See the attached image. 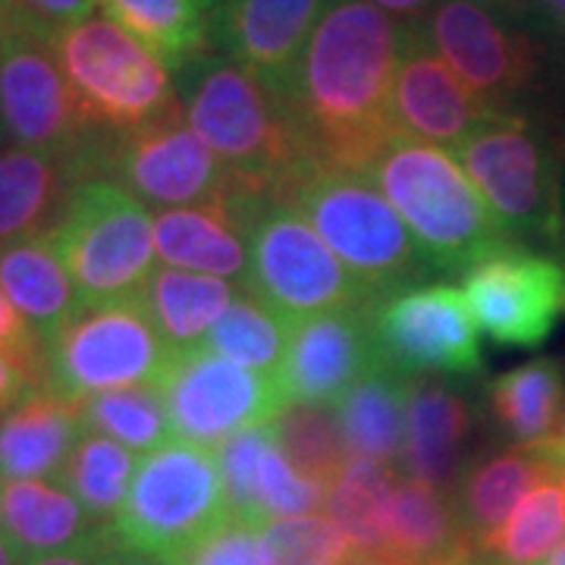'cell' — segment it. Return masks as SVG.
Returning <instances> with one entry per match:
<instances>
[{
  "instance_id": "d6986e66",
  "label": "cell",
  "mask_w": 565,
  "mask_h": 565,
  "mask_svg": "<svg viewBox=\"0 0 565 565\" xmlns=\"http://www.w3.org/2000/svg\"><path fill=\"white\" fill-rule=\"evenodd\" d=\"M330 0H221L211 13L214 51L286 92Z\"/></svg>"
},
{
  "instance_id": "1f68e13d",
  "label": "cell",
  "mask_w": 565,
  "mask_h": 565,
  "mask_svg": "<svg viewBox=\"0 0 565 565\" xmlns=\"http://www.w3.org/2000/svg\"><path fill=\"white\" fill-rule=\"evenodd\" d=\"M270 434L286 462L305 481L318 484L327 493L340 481L345 465L355 459L345 440V427L337 405L289 403L270 422Z\"/></svg>"
},
{
  "instance_id": "484cf974",
  "label": "cell",
  "mask_w": 565,
  "mask_h": 565,
  "mask_svg": "<svg viewBox=\"0 0 565 565\" xmlns=\"http://www.w3.org/2000/svg\"><path fill=\"white\" fill-rule=\"evenodd\" d=\"M471 541L449 490L408 475L399 478L386 512L381 556L403 565H437L459 556Z\"/></svg>"
},
{
  "instance_id": "44dd1931",
  "label": "cell",
  "mask_w": 565,
  "mask_h": 565,
  "mask_svg": "<svg viewBox=\"0 0 565 565\" xmlns=\"http://www.w3.org/2000/svg\"><path fill=\"white\" fill-rule=\"evenodd\" d=\"M79 182L85 170L76 161L0 145V252L54 236Z\"/></svg>"
},
{
  "instance_id": "bcb514c9",
  "label": "cell",
  "mask_w": 565,
  "mask_h": 565,
  "mask_svg": "<svg viewBox=\"0 0 565 565\" xmlns=\"http://www.w3.org/2000/svg\"><path fill=\"white\" fill-rule=\"evenodd\" d=\"M371 7H377V10H384L386 17H393L396 22H403V25H422L427 20V13L440 3V0H367Z\"/></svg>"
},
{
  "instance_id": "cb8c5ba5",
  "label": "cell",
  "mask_w": 565,
  "mask_h": 565,
  "mask_svg": "<svg viewBox=\"0 0 565 565\" xmlns=\"http://www.w3.org/2000/svg\"><path fill=\"white\" fill-rule=\"evenodd\" d=\"M471 427L475 412L462 390L434 374L415 377L408 399L403 475L440 490H452L468 462L465 444L471 437Z\"/></svg>"
},
{
  "instance_id": "ee69618b",
  "label": "cell",
  "mask_w": 565,
  "mask_h": 565,
  "mask_svg": "<svg viewBox=\"0 0 565 565\" xmlns=\"http://www.w3.org/2000/svg\"><path fill=\"white\" fill-rule=\"evenodd\" d=\"M110 544H114V525L102 527L88 544L63 550V553H51V556H39V559H29L22 565H104Z\"/></svg>"
},
{
  "instance_id": "f6af8a7d",
  "label": "cell",
  "mask_w": 565,
  "mask_h": 565,
  "mask_svg": "<svg viewBox=\"0 0 565 565\" xmlns=\"http://www.w3.org/2000/svg\"><path fill=\"white\" fill-rule=\"evenodd\" d=\"M32 386H39V381L22 367L20 362H13L10 355L0 352V412L20 399L22 393H29Z\"/></svg>"
},
{
  "instance_id": "5b68a950",
  "label": "cell",
  "mask_w": 565,
  "mask_h": 565,
  "mask_svg": "<svg viewBox=\"0 0 565 565\" xmlns=\"http://www.w3.org/2000/svg\"><path fill=\"white\" fill-rule=\"evenodd\" d=\"M509 239L563 233V145L525 110H493L456 151Z\"/></svg>"
},
{
  "instance_id": "7a4b0ae2",
  "label": "cell",
  "mask_w": 565,
  "mask_h": 565,
  "mask_svg": "<svg viewBox=\"0 0 565 565\" xmlns=\"http://www.w3.org/2000/svg\"><path fill=\"white\" fill-rule=\"evenodd\" d=\"M177 76L185 120L243 195L280 199L315 163L282 92L245 66L211 51Z\"/></svg>"
},
{
  "instance_id": "74e56055",
  "label": "cell",
  "mask_w": 565,
  "mask_h": 565,
  "mask_svg": "<svg viewBox=\"0 0 565 565\" xmlns=\"http://www.w3.org/2000/svg\"><path fill=\"white\" fill-rule=\"evenodd\" d=\"M262 546L267 565H352L364 559L343 527L321 512L267 522Z\"/></svg>"
},
{
  "instance_id": "60d3db41",
  "label": "cell",
  "mask_w": 565,
  "mask_h": 565,
  "mask_svg": "<svg viewBox=\"0 0 565 565\" xmlns=\"http://www.w3.org/2000/svg\"><path fill=\"white\" fill-rule=\"evenodd\" d=\"M170 565H267L262 546V527H252L226 515L221 525L177 553Z\"/></svg>"
},
{
  "instance_id": "6da1fadb",
  "label": "cell",
  "mask_w": 565,
  "mask_h": 565,
  "mask_svg": "<svg viewBox=\"0 0 565 565\" xmlns=\"http://www.w3.org/2000/svg\"><path fill=\"white\" fill-rule=\"evenodd\" d=\"M408 25L367 0H330L282 98L302 126L311 158L367 173L393 122V85Z\"/></svg>"
},
{
  "instance_id": "c3c4849f",
  "label": "cell",
  "mask_w": 565,
  "mask_h": 565,
  "mask_svg": "<svg viewBox=\"0 0 565 565\" xmlns=\"http://www.w3.org/2000/svg\"><path fill=\"white\" fill-rule=\"evenodd\" d=\"M478 3H484L490 10H497L500 17L505 20L519 22L527 20L531 13H537V0H478Z\"/></svg>"
},
{
  "instance_id": "ffe728a7",
  "label": "cell",
  "mask_w": 565,
  "mask_h": 565,
  "mask_svg": "<svg viewBox=\"0 0 565 565\" xmlns=\"http://www.w3.org/2000/svg\"><path fill=\"white\" fill-rule=\"evenodd\" d=\"M82 434L79 403L63 399L47 384L32 386L0 415V484L57 481Z\"/></svg>"
},
{
  "instance_id": "9f6ffc18",
  "label": "cell",
  "mask_w": 565,
  "mask_h": 565,
  "mask_svg": "<svg viewBox=\"0 0 565 565\" xmlns=\"http://www.w3.org/2000/svg\"><path fill=\"white\" fill-rule=\"evenodd\" d=\"M352 565H362V559H355V563H352Z\"/></svg>"
},
{
  "instance_id": "11a10c76",
  "label": "cell",
  "mask_w": 565,
  "mask_h": 565,
  "mask_svg": "<svg viewBox=\"0 0 565 565\" xmlns=\"http://www.w3.org/2000/svg\"><path fill=\"white\" fill-rule=\"evenodd\" d=\"M362 565H403L396 559H386V556H371V559H362Z\"/></svg>"
},
{
  "instance_id": "30bf717a",
  "label": "cell",
  "mask_w": 565,
  "mask_h": 565,
  "mask_svg": "<svg viewBox=\"0 0 565 565\" xmlns=\"http://www.w3.org/2000/svg\"><path fill=\"white\" fill-rule=\"evenodd\" d=\"M170 359L141 299L82 305L44 343V384L82 405L114 390L158 386Z\"/></svg>"
},
{
  "instance_id": "9a60e30c",
  "label": "cell",
  "mask_w": 565,
  "mask_h": 565,
  "mask_svg": "<svg viewBox=\"0 0 565 565\" xmlns=\"http://www.w3.org/2000/svg\"><path fill=\"white\" fill-rule=\"evenodd\" d=\"M418 29L493 110H519V98L537 79L531 35L478 0H440Z\"/></svg>"
},
{
  "instance_id": "91938a15",
  "label": "cell",
  "mask_w": 565,
  "mask_h": 565,
  "mask_svg": "<svg viewBox=\"0 0 565 565\" xmlns=\"http://www.w3.org/2000/svg\"><path fill=\"white\" fill-rule=\"evenodd\" d=\"M217 3H221V0H214V7H217Z\"/></svg>"
},
{
  "instance_id": "52a82bcc",
  "label": "cell",
  "mask_w": 565,
  "mask_h": 565,
  "mask_svg": "<svg viewBox=\"0 0 565 565\" xmlns=\"http://www.w3.org/2000/svg\"><path fill=\"white\" fill-rule=\"evenodd\" d=\"M248 280L245 289L280 318L302 323L318 315L374 308L345 264L315 233V226L282 199H248Z\"/></svg>"
},
{
  "instance_id": "f5cc1de1",
  "label": "cell",
  "mask_w": 565,
  "mask_h": 565,
  "mask_svg": "<svg viewBox=\"0 0 565 565\" xmlns=\"http://www.w3.org/2000/svg\"><path fill=\"white\" fill-rule=\"evenodd\" d=\"M0 565H22L20 553L3 541V534H0Z\"/></svg>"
},
{
  "instance_id": "277c9868",
  "label": "cell",
  "mask_w": 565,
  "mask_h": 565,
  "mask_svg": "<svg viewBox=\"0 0 565 565\" xmlns=\"http://www.w3.org/2000/svg\"><path fill=\"white\" fill-rule=\"evenodd\" d=\"M280 199L315 226L377 305L422 286L430 274L403 217L367 173L315 161Z\"/></svg>"
},
{
  "instance_id": "d590c367",
  "label": "cell",
  "mask_w": 565,
  "mask_h": 565,
  "mask_svg": "<svg viewBox=\"0 0 565 565\" xmlns=\"http://www.w3.org/2000/svg\"><path fill=\"white\" fill-rule=\"evenodd\" d=\"M490 565H541L565 544V493L563 484L546 481L531 490L500 531L475 541Z\"/></svg>"
},
{
  "instance_id": "b9f144b4",
  "label": "cell",
  "mask_w": 565,
  "mask_h": 565,
  "mask_svg": "<svg viewBox=\"0 0 565 565\" xmlns=\"http://www.w3.org/2000/svg\"><path fill=\"white\" fill-rule=\"evenodd\" d=\"M95 7H102V0H13L22 29L47 41L79 22L92 20Z\"/></svg>"
},
{
  "instance_id": "d4e9b609",
  "label": "cell",
  "mask_w": 565,
  "mask_h": 565,
  "mask_svg": "<svg viewBox=\"0 0 565 565\" xmlns=\"http://www.w3.org/2000/svg\"><path fill=\"white\" fill-rule=\"evenodd\" d=\"M102 527L57 481H3L0 534L22 563L88 544Z\"/></svg>"
},
{
  "instance_id": "4316f807",
  "label": "cell",
  "mask_w": 565,
  "mask_h": 565,
  "mask_svg": "<svg viewBox=\"0 0 565 565\" xmlns=\"http://www.w3.org/2000/svg\"><path fill=\"white\" fill-rule=\"evenodd\" d=\"M0 289L44 345L82 308L54 236L0 252Z\"/></svg>"
},
{
  "instance_id": "681fc988",
  "label": "cell",
  "mask_w": 565,
  "mask_h": 565,
  "mask_svg": "<svg viewBox=\"0 0 565 565\" xmlns=\"http://www.w3.org/2000/svg\"><path fill=\"white\" fill-rule=\"evenodd\" d=\"M22 29L20 17H17V10H13V0H0V51H3V44L10 39H17Z\"/></svg>"
},
{
  "instance_id": "db71d44e",
  "label": "cell",
  "mask_w": 565,
  "mask_h": 565,
  "mask_svg": "<svg viewBox=\"0 0 565 565\" xmlns=\"http://www.w3.org/2000/svg\"><path fill=\"white\" fill-rule=\"evenodd\" d=\"M541 565H565V544H559Z\"/></svg>"
},
{
  "instance_id": "8992f818",
  "label": "cell",
  "mask_w": 565,
  "mask_h": 565,
  "mask_svg": "<svg viewBox=\"0 0 565 565\" xmlns=\"http://www.w3.org/2000/svg\"><path fill=\"white\" fill-rule=\"evenodd\" d=\"M82 114L120 139L180 110L170 66L110 17H92L51 39Z\"/></svg>"
},
{
  "instance_id": "f1b7e54d",
  "label": "cell",
  "mask_w": 565,
  "mask_h": 565,
  "mask_svg": "<svg viewBox=\"0 0 565 565\" xmlns=\"http://www.w3.org/2000/svg\"><path fill=\"white\" fill-rule=\"evenodd\" d=\"M412 381L415 377L381 359L337 405L355 459H377L403 471Z\"/></svg>"
},
{
  "instance_id": "ab89813d",
  "label": "cell",
  "mask_w": 565,
  "mask_h": 565,
  "mask_svg": "<svg viewBox=\"0 0 565 565\" xmlns=\"http://www.w3.org/2000/svg\"><path fill=\"white\" fill-rule=\"evenodd\" d=\"M258 505H262V522L308 515L327 505V490L305 481L302 475L286 462L277 444L267 446L258 468Z\"/></svg>"
},
{
  "instance_id": "8fae6325",
  "label": "cell",
  "mask_w": 565,
  "mask_h": 565,
  "mask_svg": "<svg viewBox=\"0 0 565 565\" xmlns=\"http://www.w3.org/2000/svg\"><path fill=\"white\" fill-rule=\"evenodd\" d=\"M0 136L7 145L76 161L95 177L104 141L63 76L54 44L20 32L0 51Z\"/></svg>"
},
{
  "instance_id": "8d00e7d4",
  "label": "cell",
  "mask_w": 565,
  "mask_h": 565,
  "mask_svg": "<svg viewBox=\"0 0 565 565\" xmlns=\"http://www.w3.org/2000/svg\"><path fill=\"white\" fill-rule=\"evenodd\" d=\"M85 427L117 440L132 452L148 456L167 440H173L161 386H136V390H114L82 403Z\"/></svg>"
},
{
  "instance_id": "6f0895ef",
  "label": "cell",
  "mask_w": 565,
  "mask_h": 565,
  "mask_svg": "<svg viewBox=\"0 0 565 565\" xmlns=\"http://www.w3.org/2000/svg\"><path fill=\"white\" fill-rule=\"evenodd\" d=\"M0 145H7V141H3V136H0Z\"/></svg>"
},
{
  "instance_id": "7c38bea8",
  "label": "cell",
  "mask_w": 565,
  "mask_h": 565,
  "mask_svg": "<svg viewBox=\"0 0 565 565\" xmlns=\"http://www.w3.org/2000/svg\"><path fill=\"white\" fill-rule=\"evenodd\" d=\"M95 177L114 180L158 211L230 204L239 192L217 154L195 136L182 107L145 129L104 141Z\"/></svg>"
},
{
  "instance_id": "836d02e7",
  "label": "cell",
  "mask_w": 565,
  "mask_h": 565,
  "mask_svg": "<svg viewBox=\"0 0 565 565\" xmlns=\"http://www.w3.org/2000/svg\"><path fill=\"white\" fill-rule=\"evenodd\" d=\"M403 471L377 459H352L327 493V515L343 527L364 559L384 550L386 512Z\"/></svg>"
},
{
  "instance_id": "5bb4252c",
  "label": "cell",
  "mask_w": 565,
  "mask_h": 565,
  "mask_svg": "<svg viewBox=\"0 0 565 565\" xmlns=\"http://www.w3.org/2000/svg\"><path fill=\"white\" fill-rule=\"evenodd\" d=\"M381 355L408 377L484 371L481 327L452 282H422L374 308Z\"/></svg>"
},
{
  "instance_id": "f546056e",
  "label": "cell",
  "mask_w": 565,
  "mask_h": 565,
  "mask_svg": "<svg viewBox=\"0 0 565 565\" xmlns=\"http://www.w3.org/2000/svg\"><path fill=\"white\" fill-rule=\"evenodd\" d=\"M487 399L512 444H546L565 415V362L556 355H537L519 364L490 384Z\"/></svg>"
},
{
  "instance_id": "7402d4cb",
  "label": "cell",
  "mask_w": 565,
  "mask_h": 565,
  "mask_svg": "<svg viewBox=\"0 0 565 565\" xmlns=\"http://www.w3.org/2000/svg\"><path fill=\"white\" fill-rule=\"evenodd\" d=\"M154 245H158V262H163V267L221 277L245 289V280H248L245 199L233 195L230 204L158 211Z\"/></svg>"
},
{
  "instance_id": "603a6c76",
  "label": "cell",
  "mask_w": 565,
  "mask_h": 565,
  "mask_svg": "<svg viewBox=\"0 0 565 565\" xmlns=\"http://www.w3.org/2000/svg\"><path fill=\"white\" fill-rule=\"evenodd\" d=\"M563 478L565 468L550 456L544 444L512 446L493 456L468 459L449 497L465 531L475 541H484L505 525V519L519 509L531 490Z\"/></svg>"
},
{
  "instance_id": "816d5d0a",
  "label": "cell",
  "mask_w": 565,
  "mask_h": 565,
  "mask_svg": "<svg viewBox=\"0 0 565 565\" xmlns=\"http://www.w3.org/2000/svg\"><path fill=\"white\" fill-rule=\"evenodd\" d=\"M546 449H550V456L556 459V462L565 468V415H563V424H559V430L546 440Z\"/></svg>"
},
{
  "instance_id": "4fadbf2b",
  "label": "cell",
  "mask_w": 565,
  "mask_h": 565,
  "mask_svg": "<svg viewBox=\"0 0 565 565\" xmlns=\"http://www.w3.org/2000/svg\"><path fill=\"white\" fill-rule=\"evenodd\" d=\"M158 386L173 437L204 449H217L252 427H267L289 405L280 381L207 349L177 352Z\"/></svg>"
},
{
  "instance_id": "d6a6232c",
  "label": "cell",
  "mask_w": 565,
  "mask_h": 565,
  "mask_svg": "<svg viewBox=\"0 0 565 565\" xmlns=\"http://www.w3.org/2000/svg\"><path fill=\"white\" fill-rule=\"evenodd\" d=\"M136 468L139 459L132 449L85 427L79 444L63 465L57 484L66 487L79 500L95 525H114L129 497Z\"/></svg>"
},
{
  "instance_id": "e0dca14e",
  "label": "cell",
  "mask_w": 565,
  "mask_h": 565,
  "mask_svg": "<svg viewBox=\"0 0 565 565\" xmlns=\"http://www.w3.org/2000/svg\"><path fill=\"white\" fill-rule=\"evenodd\" d=\"M374 308L318 315L292 327V343L277 377L286 403H343L345 393L384 359L374 333Z\"/></svg>"
},
{
  "instance_id": "3957f363",
  "label": "cell",
  "mask_w": 565,
  "mask_h": 565,
  "mask_svg": "<svg viewBox=\"0 0 565 565\" xmlns=\"http://www.w3.org/2000/svg\"><path fill=\"white\" fill-rule=\"evenodd\" d=\"M367 177L396 207L430 270L468 274L490 252L515 243L462 163L437 145L393 136L367 167Z\"/></svg>"
},
{
  "instance_id": "f35d334b",
  "label": "cell",
  "mask_w": 565,
  "mask_h": 565,
  "mask_svg": "<svg viewBox=\"0 0 565 565\" xmlns=\"http://www.w3.org/2000/svg\"><path fill=\"white\" fill-rule=\"evenodd\" d=\"M270 444H274V434L267 424V427L243 430L214 449V456L221 462L230 515L252 527H264L262 505H258V468H262V456Z\"/></svg>"
},
{
  "instance_id": "9c48e42d",
  "label": "cell",
  "mask_w": 565,
  "mask_h": 565,
  "mask_svg": "<svg viewBox=\"0 0 565 565\" xmlns=\"http://www.w3.org/2000/svg\"><path fill=\"white\" fill-rule=\"evenodd\" d=\"M226 515L230 503L214 449L173 437L141 456L114 534L129 550L173 559Z\"/></svg>"
},
{
  "instance_id": "7bdbcfd3",
  "label": "cell",
  "mask_w": 565,
  "mask_h": 565,
  "mask_svg": "<svg viewBox=\"0 0 565 565\" xmlns=\"http://www.w3.org/2000/svg\"><path fill=\"white\" fill-rule=\"evenodd\" d=\"M0 352L20 362L39 384H44V345L32 333V327L22 321V315L0 289Z\"/></svg>"
},
{
  "instance_id": "ba28073f",
  "label": "cell",
  "mask_w": 565,
  "mask_h": 565,
  "mask_svg": "<svg viewBox=\"0 0 565 565\" xmlns=\"http://www.w3.org/2000/svg\"><path fill=\"white\" fill-rule=\"evenodd\" d=\"M54 245L82 305L139 299L158 270L154 214L104 177L79 182Z\"/></svg>"
},
{
  "instance_id": "e575fe53",
  "label": "cell",
  "mask_w": 565,
  "mask_h": 565,
  "mask_svg": "<svg viewBox=\"0 0 565 565\" xmlns=\"http://www.w3.org/2000/svg\"><path fill=\"white\" fill-rule=\"evenodd\" d=\"M289 343H292V323L243 289L199 349H207L221 359H230L277 381Z\"/></svg>"
},
{
  "instance_id": "ac0fdd59",
  "label": "cell",
  "mask_w": 565,
  "mask_h": 565,
  "mask_svg": "<svg viewBox=\"0 0 565 565\" xmlns=\"http://www.w3.org/2000/svg\"><path fill=\"white\" fill-rule=\"evenodd\" d=\"M490 114L493 107L478 98L424 39L422 29L412 25L393 85V122L399 136L459 151Z\"/></svg>"
},
{
  "instance_id": "94428289",
  "label": "cell",
  "mask_w": 565,
  "mask_h": 565,
  "mask_svg": "<svg viewBox=\"0 0 565 565\" xmlns=\"http://www.w3.org/2000/svg\"><path fill=\"white\" fill-rule=\"evenodd\" d=\"M0 415H3V412H0Z\"/></svg>"
},
{
  "instance_id": "83f0119b",
  "label": "cell",
  "mask_w": 565,
  "mask_h": 565,
  "mask_svg": "<svg viewBox=\"0 0 565 565\" xmlns=\"http://www.w3.org/2000/svg\"><path fill=\"white\" fill-rule=\"evenodd\" d=\"M239 292L243 286L221 277L158 267L151 280L145 282L139 299L163 345L177 355L199 349Z\"/></svg>"
},
{
  "instance_id": "f907efd6",
  "label": "cell",
  "mask_w": 565,
  "mask_h": 565,
  "mask_svg": "<svg viewBox=\"0 0 565 565\" xmlns=\"http://www.w3.org/2000/svg\"><path fill=\"white\" fill-rule=\"evenodd\" d=\"M537 13H544L553 32H559L565 39V0H537Z\"/></svg>"
},
{
  "instance_id": "680465c9",
  "label": "cell",
  "mask_w": 565,
  "mask_h": 565,
  "mask_svg": "<svg viewBox=\"0 0 565 565\" xmlns=\"http://www.w3.org/2000/svg\"><path fill=\"white\" fill-rule=\"evenodd\" d=\"M563 493H565V478H563Z\"/></svg>"
},
{
  "instance_id": "7dc6e473",
  "label": "cell",
  "mask_w": 565,
  "mask_h": 565,
  "mask_svg": "<svg viewBox=\"0 0 565 565\" xmlns=\"http://www.w3.org/2000/svg\"><path fill=\"white\" fill-rule=\"evenodd\" d=\"M104 565H170V559L151 556V553H139V550H129V546H122L120 541H117V534H114V544L107 550Z\"/></svg>"
},
{
  "instance_id": "2e32d148",
  "label": "cell",
  "mask_w": 565,
  "mask_h": 565,
  "mask_svg": "<svg viewBox=\"0 0 565 565\" xmlns=\"http://www.w3.org/2000/svg\"><path fill=\"white\" fill-rule=\"evenodd\" d=\"M462 292L493 343L534 349L563 318L565 267L522 243H505L465 274Z\"/></svg>"
},
{
  "instance_id": "4dcf8cb0",
  "label": "cell",
  "mask_w": 565,
  "mask_h": 565,
  "mask_svg": "<svg viewBox=\"0 0 565 565\" xmlns=\"http://www.w3.org/2000/svg\"><path fill=\"white\" fill-rule=\"evenodd\" d=\"M102 10L154 51L170 73H182L214 51V0H102Z\"/></svg>"
}]
</instances>
